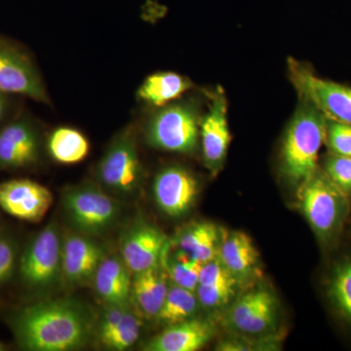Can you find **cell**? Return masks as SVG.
I'll use <instances>...</instances> for the list:
<instances>
[{"instance_id": "20", "label": "cell", "mask_w": 351, "mask_h": 351, "mask_svg": "<svg viewBox=\"0 0 351 351\" xmlns=\"http://www.w3.org/2000/svg\"><path fill=\"white\" fill-rule=\"evenodd\" d=\"M193 84L189 78L174 71H159L145 78L137 90L141 103L159 108L179 101Z\"/></svg>"}, {"instance_id": "26", "label": "cell", "mask_w": 351, "mask_h": 351, "mask_svg": "<svg viewBox=\"0 0 351 351\" xmlns=\"http://www.w3.org/2000/svg\"><path fill=\"white\" fill-rule=\"evenodd\" d=\"M166 251L163 255L162 263L172 283L195 292L199 284L203 263L189 257L181 250L175 253L173 257L168 258Z\"/></svg>"}, {"instance_id": "14", "label": "cell", "mask_w": 351, "mask_h": 351, "mask_svg": "<svg viewBox=\"0 0 351 351\" xmlns=\"http://www.w3.org/2000/svg\"><path fill=\"white\" fill-rule=\"evenodd\" d=\"M53 199L49 189L31 179H12L0 184V208L20 221H43Z\"/></svg>"}, {"instance_id": "11", "label": "cell", "mask_w": 351, "mask_h": 351, "mask_svg": "<svg viewBox=\"0 0 351 351\" xmlns=\"http://www.w3.org/2000/svg\"><path fill=\"white\" fill-rule=\"evenodd\" d=\"M168 246L167 237L161 230L138 217L120 235L119 255L136 274L159 265Z\"/></svg>"}, {"instance_id": "21", "label": "cell", "mask_w": 351, "mask_h": 351, "mask_svg": "<svg viewBox=\"0 0 351 351\" xmlns=\"http://www.w3.org/2000/svg\"><path fill=\"white\" fill-rule=\"evenodd\" d=\"M218 254L219 261L237 280L250 276L258 265L257 249L250 237L244 232H233L225 235Z\"/></svg>"}, {"instance_id": "5", "label": "cell", "mask_w": 351, "mask_h": 351, "mask_svg": "<svg viewBox=\"0 0 351 351\" xmlns=\"http://www.w3.org/2000/svg\"><path fill=\"white\" fill-rule=\"evenodd\" d=\"M64 219L73 232L100 237L114 228L122 208L110 193L93 182L64 189L61 197Z\"/></svg>"}, {"instance_id": "25", "label": "cell", "mask_w": 351, "mask_h": 351, "mask_svg": "<svg viewBox=\"0 0 351 351\" xmlns=\"http://www.w3.org/2000/svg\"><path fill=\"white\" fill-rule=\"evenodd\" d=\"M199 304L195 292L170 284L165 301L156 319L167 324V326L191 319L197 313Z\"/></svg>"}, {"instance_id": "18", "label": "cell", "mask_w": 351, "mask_h": 351, "mask_svg": "<svg viewBox=\"0 0 351 351\" xmlns=\"http://www.w3.org/2000/svg\"><path fill=\"white\" fill-rule=\"evenodd\" d=\"M133 272L121 256L108 254L101 261L92 280L97 297L105 306L131 304Z\"/></svg>"}, {"instance_id": "33", "label": "cell", "mask_w": 351, "mask_h": 351, "mask_svg": "<svg viewBox=\"0 0 351 351\" xmlns=\"http://www.w3.org/2000/svg\"><path fill=\"white\" fill-rule=\"evenodd\" d=\"M16 96L0 91V127L20 112Z\"/></svg>"}, {"instance_id": "29", "label": "cell", "mask_w": 351, "mask_h": 351, "mask_svg": "<svg viewBox=\"0 0 351 351\" xmlns=\"http://www.w3.org/2000/svg\"><path fill=\"white\" fill-rule=\"evenodd\" d=\"M321 170L339 191L351 197V156L329 154Z\"/></svg>"}, {"instance_id": "27", "label": "cell", "mask_w": 351, "mask_h": 351, "mask_svg": "<svg viewBox=\"0 0 351 351\" xmlns=\"http://www.w3.org/2000/svg\"><path fill=\"white\" fill-rule=\"evenodd\" d=\"M142 325L140 315L132 306L114 329L97 339L108 350H126L135 345L140 339Z\"/></svg>"}, {"instance_id": "4", "label": "cell", "mask_w": 351, "mask_h": 351, "mask_svg": "<svg viewBox=\"0 0 351 351\" xmlns=\"http://www.w3.org/2000/svg\"><path fill=\"white\" fill-rule=\"evenodd\" d=\"M299 204L317 239L325 246L334 243L350 212V198L318 169L300 184Z\"/></svg>"}, {"instance_id": "19", "label": "cell", "mask_w": 351, "mask_h": 351, "mask_svg": "<svg viewBox=\"0 0 351 351\" xmlns=\"http://www.w3.org/2000/svg\"><path fill=\"white\" fill-rule=\"evenodd\" d=\"M168 277L162 261L152 269L133 274L131 304L138 315L156 318L169 290Z\"/></svg>"}, {"instance_id": "3", "label": "cell", "mask_w": 351, "mask_h": 351, "mask_svg": "<svg viewBox=\"0 0 351 351\" xmlns=\"http://www.w3.org/2000/svg\"><path fill=\"white\" fill-rule=\"evenodd\" d=\"M326 135V117L302 100L286 133L282 149L284 174L301 184L318 170V159Z\"/></svg>"}, {"instance_id": "6", "label": "cell", "mask_w": 351, "mask_h": 351, "mask_svg": "<svg viewBox=\"0 0 351 351\" xmlns=\"http://www.w3.org/2000/svg\"><path fill=\"white\" fill-rule=\"evenodd\" d=\"M200 121L199 110L191 101L156 108L145 124V143L159 151L191 154L199 143Z\"/></svg>"}, {"instance_id": "31", "label": "cell", "mask_w": 351, "mask_h": 351, "mask_svg": "<svg viewBox=\"0 0 351 351\" xmlns=\"http://www.w3.org/2000/svg\"><path fill=\"white\" fill-rule=\"evenodd\" d=\"M235 283L237 282L198 285L195 293L199 304L207 308L223 306L234 294Z\"/></svg>"}, {"instance_id": "13", "label": "cell", "mask_w": 351, "mask_h": 351, "mask_svg": "<svg viewBox=\"0 0 351 351\" xmlns=\"http://www.w3.org/2000/svg\"><path fill=\"white\" fill-rule=\"evenodd\" d=\"M197 193V180L182 166H166L157 172L152 182L157 207L171 218L186 215L195 204Z\"/></svg>"}, {"instance_id": "10", "label": "cell", "mask_w": 351, "mask_h": 351, "mask_svg": "<svg viewBox=\"0 0 351 351\" xmlns=\"http://www.w3.org/2000/svg\"><path fill=\"white\" fill-rule=\"evenodd\" d=\"M289 75L302 100L327 119L351 125V87L321 78L292 59L289 61Z\"/></svg>"}, {"instance_id": "22", "label": "cell", "mask_w": 351, "mask_h": 351, "mask_svg": "<svg viewBox=\"0 0 351 351\" xmlns=\"http://www.w3.org/2000/svg\"><path fill=\"white\" fill-rule=\"evenodd\" d=\"M46 152L55 162L75 165L87 158L90 143L86 136L75 127L59 126L46 137Z\"/></svg>"}, {"instance_id": "24", "label": "cell", "mask_w": 351, "mask_h": 351, "mask_svg": "<svg viewBox=\"0 0 351 351\" xmlns=\"http://www.w3.org/2000/svg\"><path fill=\"white\" fill-rule=\"evenodd\" d=\"M179 250L189 257L204 263L218 257L219 230L208 221H201L189 226L178 239Z\"/></svg>"}, {"instance_id": "32", "label": "cell", "mask_w": 351, "mask_h": 351, "mask_svg": "<svg viewBox=\"0 0 351 351\" xmlns=\"http://www.w3.org/2000/svg\"><path fill=\"white\" fill-rule=\"evenodd\" d=\"M234 276L226 269L218 257L203 263L198 285H216V284L237 282Z\"/></svg>"}, {"instance_id": "28", "label": "cell", "mask_w": 351, "mask_h": 351, "mask_svg": "<svg viewBox=\"0 0 351 351\" xmlns=\"http://www.w3.org/2000/svg\"><path fill=\"white\" fill-rule=\"evenodd\" d=\"M21 249L19 241L13 234L0 230V288L17 276Z\"/></svg>"}, {"instance_id": "15", "label": "cell", "mask_w": 351, "mask_h": 351, "mask_svg": "<svg viewBox=\"0 0 351 351\" xmlns=\"http://www.w3.org/2000/svg\"><path fill=\"white\" fill-rule=\"evenodd\" d=\"M199 138L205 163L210 169L218 167L226 158L232 138L228 122V101L221 89L215 92L209 110L201 119Z\"/></svg>"}, {"instance_id": "2", "label": "cell", "mask_w": 351, "mask_h": 351, "mask_svg": "<svg viewBox=\"0 0 351 351\" xmlns=\"http://www.w3.org/2000/svg\"><path fill=\"white\" fill-rule=\"evenodd\" d=\"M62 235L56 221H50L21 249L17 277L20 287L32 299L47 298L63 283Z\"/></svg>"}, {"instance_id": "8", "label": "cell", "mask_w": 351, "mask_h": 351, "mask_svg": "<svg viewBox=\"0 0 351 351\" xmlns=\"http://www.w3.org/2000/svg\"><path fill=\"white\" fill-rule=\"evenodd\" d=\"M46 152V137L38 120L20 110L0 127V171L32 169Z\"/></svg>"}, {"instance_id": "34", "label": "cell", "mask_w": 351, "mask_h": 351, "mask_svg": "<svg viewBox=\"0 0 351 351\" xmlns=\"http://www.w3.org/2000/svg\"><path fill=\"white\" fill-rule=\"evenodd\" d=\"M6 350V346L3 345V343L0 341V351H3Z\"/></svg>"}, {"instance_id": "12", "label": "cell", "mask_w": 351, "mask_h": 351, "mask_svg": "<svg viewBox=\"0 0 351 351\" xmlns=\"http://www.w3.org/2000/svg\"><path fill=\"white\" fill-rule=\"evenodd\" d=\"M105 245L90 235L66 232L62 242L63 283L80 287L92 282L101 261L108 255Z\"/></svg>"}, {"instance_id": "7", "label": "cell", "mask_w": 351, "mask_h": 351, "mask_svg": "<svg viewBox=\"0 0 351 351\" xmlns=\"http://www.w3.org/2000/svg\"><path fill=\"white\" fill-rule=\"evenodd\" d=\"M95 177L110 195L132 197L144 177L133 126L125 127L113 137L95 168Z\"/></svg>"}, {"instance_id": "9", "label": "cell", "mask_w": 351, "mask_h": 351, "mask_svg": "<svg viewBox=\"0 0 351 351\" xmlns=\"http://www.w3.org/2000/svg\"><path fill=\"white\" fill-rule=\"evenodd\" d=\"M0 91L51 105L49 94L36 60L22 44L0 36Z\"/></svg>"}, {"instance_id": "23", "label": "cell", "mask_w": 351, "mask_h": 351, "mask_svg": "<svg viewBox=\"0 0 351 351\" xmlns=\"http://www.w3.org/2000/svg\"><path fill=\"white\" fill-rule=\"evenodd\" d=\"M326 293L335 313L351 329V255L343 256L332 265Z\"/></svg>"}, {"instance_id": "16", "label": "cell", "mask_w": 351, "mask_h": 351, "mask_svg": "<svg viewBox=\"0 0 351 351\" xmlns=\"http://www.w3.org/2000/svg\"><path fill=\"white\" fill-rule=\"evenodd\" d=\"M276 300L269 291L257 289L242 295L230 308V324L245 334L257 335L276 324Z\"/></svg>"}, {"instance_id": "30", "label": "cell", "mask_w": 351, "mask_h": 351, "mask_svg": "<svg viewBox=\"0 0 351 351\" xmlns=\"http://www.w3.org/2000/svg\"><path fill=\"white\" fill-rule=\"evenodd\" d=\"M325 144L330 154L351 156V125L326 119Z\"/></svg>"}, {"instance_id": "1", "label": "cell", "mask_w": 351, "mask_h": 351, "mask_svg": "<svg viewBox=\"0 0 351 351\" xmlns=\"http://www.w3.org/2000/svg\"><path fill=\"white\" fill-rule=\"evenodd\" d=\"M14 339L27 351H73L94 334L92 314L71 298H43L14 309L7 319Z\"/></svg>"}, {"instance_id": "17", "label": "cell", "mask_w": 351, "mask_h": 351, "mask_svg": "<svg viewBox=\"0 0 351 351\" xmlns=\"http://www.w3.org/2000/svg\"><path fill=\"white\" fill-rule=\"evenodd\" d=\"M215 335L209 321L191 318L169 325L162 332L149 339L145 351H196L206 346Z\"/></svg>"}]
</instances>
